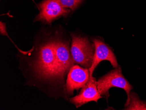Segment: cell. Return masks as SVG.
Instances as JSON below:
<instances>
[{"instance_id": "obj_1", "label": "cell", "mask_w": 146, "mask_h": 110, "mask_svg": "<svg viewBox=\"0 0 146 110\" xmlns=\"http://www.w3.org/2000/svg\"><path fill=\"white\" fill-rule=\"evenodd\" d=\"M35 53L31 65L35 75L45 81L60 83L52 38L39 45Z\"/></svg>"}, {"instance_id": "obj_2", "label": "cell", "mask_w": 146, "mask_h": 110, "mask_svg": "<svg viewBox=\"0 0 146 110\" xmlns=\"http://www.w3.org/2000/svg\"><path fill=\"white\" fill-rule=\"evenodd\" d=\"M71 55L75 63L89 69L92 63L95 53V47L85 36L71 33Z\"/></svg>"}, {"instance_id": "obj_3", "label": "cell", "mask_w": 146, "mask_h": 110, "mask_svg": "<svg viewBox=\"0 0 146 110\" xmlns=\"http://www.w3.org/2000/svg\"><path fill=\"white\" fill-rule=\"evenodd\" d=\"M60 83L64 86L65 78L74 62L70 51V40L56 35L52 37Z\"/></svg>"}, {"instance_id": "obj_4", "label": "cell", "mask_w": 146, "mask_h": 110, "mask_svg": "<svg viewBox=\"0 0 146 110\" xmlns=\"http://www.w3.org/2000/svg\"><path fill=\"white\" fill-rule=\"evenodd\" d=\"M97 86L101 95L106 96L107 98L110 97L109 90L111 88L123 89L127 95V99L126 102L129 101L130 91L133 89V87L124 77L120 67L115 68L100 77L97 81Z\"/></svg>"}, {"instance_id": "obj_5", "label": "cell", "mask_w": 146, "mask_h": 110, "mask_svg": "<svg viewBox=\"0 0 146 110\" xmlns=\"http://www.w3.org/2000/svg\"><path fill=\"white\" fill-rule=\"evenodd\" d=\"M39 14L34 21L49 25L60 17L67 16L71 11L64 6L60 0H44L39 4Z\"/></svg>"}, {"instance_id": "obj_6", "label": "cell", "mask_w": 146, "mask_h": 110, "mask_svg": "<svg viewBox=\"0 0 146 110\" xmlns=\"http://www.w3.org/2000/svg\"><path fill=\"white\" fill-rule=\"evenodd\" d=\"M92 42L95 45V53L92 65L89 69L90 77H92L93 73L96 67L102 61H110L113 68L119 66L115 55L107 44L97 38L93 39Z\"/></svg>"}, {"instance_id": "obj_7", "label": "cell", "mask_w": 146, "mask_h": 110, "mask_svg": "<svg viewBox=\"0 0 146 110\" xmlns=\"http://www.w3.org/2000/svg\"><path fill=\"white\" fill-rule=\"evenodd\" d=\"M90 77L89 69L74 65L68 74L66 90L68 95H73L74 90L82 88L88 82Z\"/></svg>"}, {"instance_id": "obj_8", "label": "cell", "mask_w": 146, "mask_h": 110, "mask_svg": "<svg viewBox=\"0 0 146 110\" xmlns=\"http://www.w3.org/2000/svg\"><path fill=\"white\" fill-rule=\"evenodd\" d=\"M102 97L103 96L101 95L98 89L96 80L92 76L89 77L88 82L79 93L70 98V102L78 108L91 101L97 103L98 100Z\"/></svg>"}, {"instance_id": "obj_9", "label": "cell", "mask_w": 146, "mask_h": 110, "mask_svg": "<svg viewBox=\"0 0 146 110\" xmlns=\"http://www.w3.org/2000/svg\"><path fill=\"white\" fill-rule=\"evenodd\" d=\"M123 110H146V102L141 101L134 92L130 93L129 99L125 104Z\"/></svg>"}, {"instance_id": "obj_10", "label": "cell", "mask_w": 146, "mask_h": 110, "mask_svg": "<svg viewBox=\"0 0 146 110\" xmlns=\"http://www.w3.org/2000/svg\"><path fill=\"white\" fill-rule=\"evenodd\" d=\"M84 0H60L63 5L73 11L78 8Z\"/></svg>"}]
</instances>
